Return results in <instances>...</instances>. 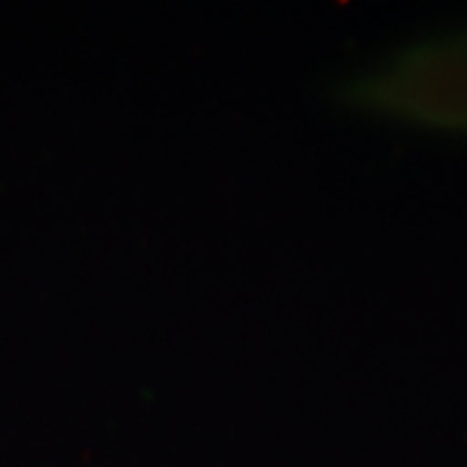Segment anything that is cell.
I'll list each match as a JSON object with an SVG mask.
<instances>
[{"instance_id": "6da1fadb", "label": "cell", "mask_w": 467, "mask_h": 467, "mask_svg": "<svg viewBox=\"0 0 467 467\" xmlns=\"http://www.w3.org/2000/svg\"><path fill=\"white\" fill-rule=\"evenodd\" d=\"M361 97L387 117L467 133V32L408 47L368 76Z\"/></svg>"}]
</instances>
